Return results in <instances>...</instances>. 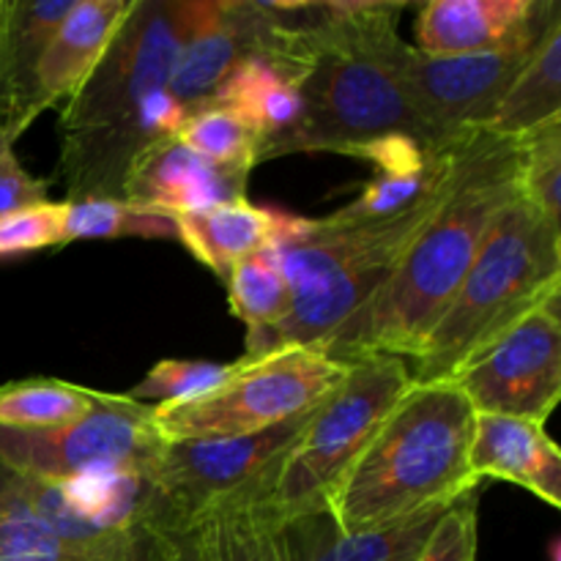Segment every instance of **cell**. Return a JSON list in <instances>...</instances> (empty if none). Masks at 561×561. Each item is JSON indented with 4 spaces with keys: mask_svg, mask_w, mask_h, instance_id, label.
Wrapping results in <instances>:
<instances>
[{
    "mask_svg": "<svg viewBox=\"0 0 561 561\" xmlns=\"http://www.w3.org/2000/svg\"><path fill=\"white\" fill-rule=\"evenodd\" d=\"M469 466L477 480L526 488L548 507H561V453L546 425L520 416L474 414Z\"/></svg>",
    "mask_w": 561,
    "mask_h": 561,
    "instance_id": "e0dca14e",
    "label": "cell"
},
{
    "mask_svg": "<svg viewBox=\"0 0 561 561\" xmlns=\"http://www.w3.org/2000/svg\"><path fill=\"white\" fill-rule=\"evenodd\" d=\"M164 442L153 405L104 392L91 414L60 427H0V466L47 482L113 471H148Z\"/></svg>",
    "mask_w": 561,
    "mask_h": 561,
    "instance_id": "30bf717a",
    "label": "cell"
},
{
    "mask_svg": "<svg viewBox=\"0 0 561 561\" xmlns=\"http://www.w3.org/2000/svg\"><path fill=\"white\" fill-rule=\"evenodd\" d=\"M520 137L469 129L449 140L442 203L387 283L321 345L332 359L420 356L499 214L520 195Z\"/></svg>",
    "mask_w": 561,
    "mask_h": 561,
    "instance_id": "6da1fadb",
    "label": "cell"
},
{
    "mask_svg": "<svg viewBox=\"0 0 561 561\" xmlns=\"http://www.w3.org/2000/svg\"><path fill=\"white\" fill-rule=\"evenodd\" d=\"M14 142L9 131H0V214L49 201V181L36 179L22 168L14 153Z\"/></svg>",
    "mask_w": 561,
    "mask_h": 561,
    "instance_id": "d6a6232c",
    "label": "cell"
},
{
    "mask_svg": "<svg viewBox=\"0 0 561 561\" xmlns=\"http://www.w3.org/2000/svg\"><path fill=\"white\" fill-rule=\"evenodd\" d=\"M551 557H553V561H559V542H553V551H551Z\"/></svg>",
    "mask_w": 561,
    "mask_h": 561,
    "instance_id": "d590c367",
    "label": "cell"
},
{
    "mask_svg": "<svg viewBox=\"0 0 561 561\" xmlns=\"http://www.w3.org/2000/svg\"><path fill=\"white\" fill-rule=\"evenodd\" d=\"M135 0H75L44 49L38 91L44 104L69 102L91 77Z\"/></svg>",
    "mask_w": 561,
    "mask_h": 561,
    "instance_id": "44dd1931",
    "label": "cell"
},
{
    "mask_svg": "<svg viewBox=\"0 0 561 561\" xmlns=\"http://www.w3.org/2000/svg\"><path fill=\"white\" fill-rule=\"evenodd\" d=\"M124 531L99 546L69 540L27 502L20 477L0 466V561H113Z\"/></svg>",
    "mask_w": 561,
    "mask_h": 561,
    "instance_id": "7402d4cb",
    "label": "cell"
},
{
    "mask_svg": "<svg viewBox=\"0 0 561 561\" xmlns=\"http://www.w3.org/2000/svg\"><path fill=\"white\" fill-rule=\"evenodd\" d=\"M561 115V20L542 33L485 129L520 137Z\"/></svg>",
    "mask_w": 561,
    "mask_h": 561,
    "instance_id": "603a6c76",
    "label": "cell"
},
{
    "mask_svg": "<svg viewBox=\"0 0 561 561\" xmlns=\"http://www.w3.org/2000/svg\"><path fill=\"white\" fill-rule=\"evenodd\" d=\"M449 504L427 507L403 520L367 531H345L329 510L296 515L279 524L294 561H416Z\"/></svg>",
    "mask_w": 561,
    "mask_h": 561,
    "instance_id": "ac0fdd59",
    "label": "cell"
},
{
    "mask_svg": "<svg viewBox=\"0 0 561 561\" xmlns=\"http://www.w3.org/2000/svg\"><path fill=\"white\" fill-rule=\"evenodd\" d=\"M66 244V203H38L0 214V257Z\"/></svg>",
    "mask_w": 561,
    "mask_h": 561,
    "instance_id": "4dcf8cb0",
    "label": "cell"
},
{
    "mask_svg": "<svg viewBox=\"0 0 561 561\" xmlns=\"http://www.w3.org/2000/svg\"><path fill=\"white\" fill-rule=\"evenodd\" d=\"M540 38L529 47L485 55H427L403 42L394 55V75L431 146L485 129Z\"/></svg>",
    "mask_w": 561,
    "mask_h": 561,
    "instance_id": "7c38bea8",
    "label": "cell"
},
{
    "mask_svg": "<svg viewBox=\"0 0 561 561\" xmlns=\"http://www.w3.org/2000/svg\"><path fill=\"white\" fill-rule=\"evenodd\" d=\"M520 197L561 228V115L520 135Z\"/></svg>",
    "mask_w": 561,
    "mask_h": 561,
    "instance_id": "f1b7e54d",
    "label": "cell"
},
{
    "mask_svg": "<svg viewBox=\"0 0 561 561\" xmlns=\"http://www.w3.org/2000/svg\"><path fill=\"white\" fill-rule=\"evenodd\" d=\"M345 365L343 381L310 411L283 458L257 485L236 496L277 526L327 510L343 477L411 389L409 362L400 356H362Z\"/></svg>",
    "mask_w": 561,
    "mask_h": 561,
    "instance_id": "8992f818",
    "label": "cell"
},
{
    "mask_svg": "<svg viewBox=\"0 0 561 561\" xmlns=\"http://www.w3.org/2000/svg\"><path fill=\"white\" fill-rule=\"evenodd\" d=\"M477 491L455 499L433 526L416 561H477Z\"/></svg>",
    "mask_w": 561,
    "mask_h": 561,
    "instance_id": "1f68e13d",
    "label": "cell"
},
{
    "mask_svg": "<svg viewBox=\"0 0 561 561\" xmlns=\"http://www.w3.org/2000/svg\"><path fill=\"white\" fill-rule=\"evenodd\" d=\"M179 241L197 263L228 279L236 263L263 247H277L301 222L294 214L252 206L247 197L173 217Z\"/></svg>",
    "mask_w": 561,
    "mask_h": 561,
    "instance_id": "d6986e66",
    "label": "cell"
},
{
    "mask_svg": "<svg viewBox=\"0 0 561 561\" xmlns=\"http://www.w3.org/2000/svg\"><path fill=\"white\" fill-rule=\"evenodd\" d=\"M348 365L318 345H288L257 359L233 362L230 376L186 403L153 405L164 444L241 438L305 416L337 389Z\"/></svg>",
    "mask_w": 561,
    "mask_h": 561,
    "instance_id": "52a82bcc",
    "label": "cell"
},
{
    "mask_svg": "<svg viewBox=\"0 0 561 561\" xmlns=\"http://www.w3.org/2000/svg\"><path fill=\"white\" fill-rule=\"evenodd\" d=\"M449 383L463 392L474 414L546 425L561 398V290L493 340Z\"/></svg>",
    "mask_w": 561,
    "mask_h": 561,
    "instance_id": "8fae6325",
    "label": "cell"
},
{
    "mask_svg": "<svg viewBox=\"0 0 561 561\" xmlns=\"http://www.w3.org/2000/svg\"><path fill=\"white\" fill-rule=\"evenodd\" d=\"M557 20L559 0H431L414 36L427 55L507 53L535 44Z\"/></svg>",
    "mask_w": 561,
    "mask_h": 561,
    "instance_id": "4fadbf2b",
    "label": "cell"
},
{
    "mask_svg": "<svg viewBox=\"0 0 561 561\" xmlns=\"http://www.w3.org/2000/svg\"><path fill=\"white\" fill-rule=\"evenodd\" d=\"M75 0H0V131L20 137L47 110L38 66Z\"/></svg>",
    "mask_w": 561,
    "mask_h": 561,
    "instance_id": "9a60e30c",
    "label": "cell"
},
{
    "mask_svg": "<svg viewBox=\"0 0 561 561\" xmlns=\"http://www.w3.org/2000/svg\"><path fill=\"white\" fill-rule=\"evenodd\" d=\"M225 285H228L230 312L247 327V337L268 332L288 316V283L274 247H263L236 263Z\"/></svg>",
    "mask_w": 561,
    "mask_h": 561,
    "instance_id": "d4e9b609",
    "label": "cell"
},
{
    "mask_svg": "<svg viewBox=\"0 0 561 561\" xmlns=\"http://www.w3.org/2000/svg\"><path fill=\"white\" fill-rule=\"evenodd\" d=\"M91 239H175L173 217L126 201H66V244Z\"/></svg>",
    "mask_w": 561,
    "mask_h": 561,
    "instance_id": "4316f807",
    "label": "cell"
},
{
    "mask_svg": "<svg viewBox=\"0 0 561 561\" xmlns=\"http://www.w3.org/2000/svg\"><path fill=\"white\" fill-rule=\"evenodd\" d=\"M442 195L444 184L409 211L373 222L301 217L294 233L274 247L288 283V316L268 332L247 337L241 359H257L288 345L321 348L387 283Z\"/></svg>",
    "mask_w": 561,
    "mask_h": 561,
    "instance_id": "277c9868",
    "label": "cell"
},
{
    "mask_svg": "<svg viewBox=\"0 0 561 561\" xmlns=\"http://www.w3.org/2000/svg\"><path fill=\"white\" fill-rule=\"evenodd\" d=\"M113 561H175V546L168 531L137 518L121 535Z\"/></svg>",
    "mask_w": 561,
    "mask_h": 561,
    "instance_id": "836d02e7",
    "label": "cell"
},
{
    "mask_svg": "<svg viewBox=\"0 0 561 561\" xmlns=\"http://www.w3.org/2000/svg\"><path fill=\"white\" fill-rule=\"evenodd\" d=\"M403 11L405 3L389 0H340L327 31L301 42L307 60L296 85L305 113L288 153L356 157L389 135H409L431 146L394 75V55L403 47L398 33Z\"/></svg>",
    "mask_w": 561,
    "mask_h": 561,
    "instance_id": "7a4b0ae2",
    "label": "cell"
},
{
    "mask_svg": "<svg viewBox=\"0 0 561 561\" xmlns=\"http://www.w3.org/2000/svg\"><path fill=\"white\" fill-rule=\"evenodd\" d=\"M307 416L241 438L164 444L148 469V502L140 518L162 531H181L268 474L299 436Z\"/></svg>",
    "mask_w": 561,
    "mask_h": 561,
    "instance_id": "9c48e42d",
    "label": "cell"
},
{
    "mask_svg": "<svg viewBox=\"0 0 561 561\" xmlns=\"http://www.w3.org/2000/svg\"><path fill=\"white\" fill-rule=\"evenodd\" d=\"M230 370L233 365H219V362L164 359L151 367L148 376L126 398L146 405L186 403V400H195L217 389L230 376Z\"/></svg>",
    "mask_w": 561,
    "mask_h": 561,
    "instance_id": "f546056e",
    "label": "cell"
},
{
    "mask_svg": "<svg viewBox=\"0 0 561 561\" xmlns=\"http://www.w3.org/2000/svg\"><path fill=\"white\" fill-rule=\"evenodd\" d=\"M104 392L58 381V378H27L0 387V427L38 431L82 420L96 409Z\"/></svg>",
    "mask_w": 561,
    "mask_h": 561,
    "instance_id": "cb8c5ba5",
    "label": "cell"
},
{
    "mask_svg": "<svg viewBox=\"0 0 561 561\" xmlns=\"http://www.w3.org/2000/svg\"><path fill=\"white\" fill-rule=\"evenodd\" d=\"M186 148H192L201 157L211 159L217 164L228 168L255 170L261 164V142L257 135L222 104H203L186 115L184 126L179 135Z\"/></svg>",
    "mask_w": 561,
    "mask_h": 561,
    "instance_id": "83f0119b",
    "label": "cell"
},
{
    "mask_svg": "<svg viewBox=\"0 0 561 561\" xmlns=\"http://www.w3.org/2000/svg\"><path fill=\"white\" fill-rule=\"evenodd\" d=\"M208 0H135L118 33L58 118L60 142L126 124L146 99L168 88L175 58Z\"/></svg>",
    "mask_w": 561,
    "mask_h": 561,
    "instance_id": "ba28073f",
    "label": "cell"
},
{
    "mask_svg": "<svg viewBox=\"0 0 561 561\" xmlns=\"http://www.w3.org/2000/svg\"><path fill=\"white\" fill-rule=\"evenodd\" d=\"M252 55H257V27L250 0H208L170 71V96L190 115L211 102L225 77Z\"/></svg>",
    "mask_w": 561,
    "mask_h": 561,
    "instance_id": "2e32d148",
    "label": "cell"
},
{
    "mask_svg": "<svg viewBox=\"0 0 561 561\" xmlns=\"http://www.w3.org/2000/svg\"><path fill=\"white\" fill-rule=\"evenodd\" d=\"M561 290V228L515 197L411 359V383H449L477 354Z\"/></svg>",
    "mask_w": 561,
    "mask_h": 561,
    "instance_id": "5b68a950",
    "label": "cell"
},
{
    "mask_svg": "<svg viewBox=\"0 0 561 561\" xmlns=\"http://www.w3.org/2000/svg\"><path fill=\"white\" fill-rule=\"evenodd\" d=\"M203 520L214 561H294L279 526L241 499L219 504Z\"/></svg>",
    "mask_w": 561,
    "mask_h": 561,
    "instance_id": "484cf974",
    "label": "cell"
},
{
    "mask_svg": "<svg viewBox=\"0 0 561 561\" xmlns=\"http://www.w3.org/2000/svg\"><path fill=\"white\" fill-rule=\"evenodd\" d=\"M211 102L228 107L255 131L261 142V162L290 151V140L305 113L296 77L261 55L241 60L225 77Z\"/></svg>",
    "mask_w": 561,
    "mask_h": 561,
    "instance_id": "ffe728a7",
    "label": "cell"
},
{
    "mask_svg": "<svg viewBox=\"0 0 561 561\" xmlns=\"http://www.w3.org/2000/svg\"><path fill=\"white\" fill-rule=\"evenodd\" d=\"M175 546V561H214L211 537H208L206 520L181 531H168Z\"/></svg>",
    "mask_w": 561,
    "mask_h": 561,
    "instance_id": "e575fe53",
    "label": "cell"
},
{
    "mask_svg": "<svg viewBox=\"0 0 561 561\" xmlns=\"http://www.w3.org/2000/svg\"><path fill=\"white\" fill-rule=\"evenodd\" d=\"M247 181L250 170L217 164L186 148L179 137H168L142 151L131 164L121 201L179 217L239 201L247 192Z\"/></svg>",
    "mask_w": 561,
    "mask_h": 561,
    "instance_id": "5bb4252c",
    "label": "cell"
},
{
    "mask_svg": "<svg viewBox=\"0 0 561 561\" xmlns=\"http://www.w3.org/2000/svg\"><path fill=\"white\" fill-rule=\"evenodd\" d=\"M474 409L455 383H411L327 510L345 531L403 520L477 491L469 444Z\"/></svg>",
    "mask_w": 561,
    "mask_h": 561,
    "instance_id": "3957f363",
    "label": "cell"
}]
</instances>
